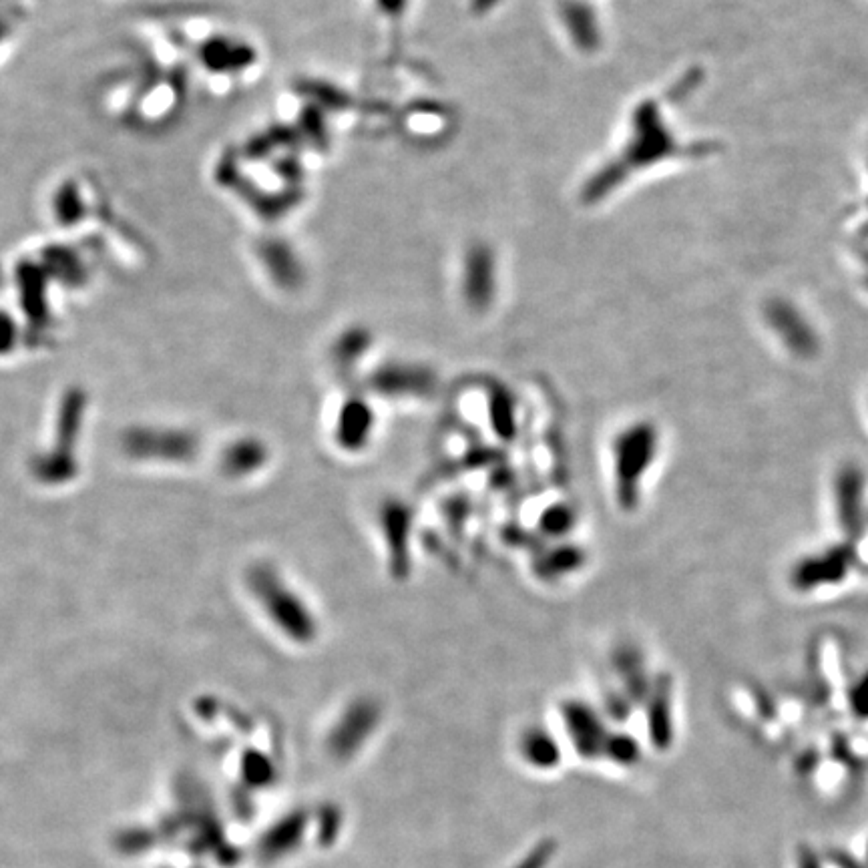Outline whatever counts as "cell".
<instances>
[{
	"label": "cell",
	"instance_id": "3",
	"mask_svg": "<svg viewBox=\"0 0 868 868\" xmlns=\"http://www.w3.org/2000/svg\"><path fill=\"white\" fill-rule=\"evenodd\" d=\"M854 543L832 545L824 551L812 553L800 559L790 571V583L798 591H814L830 585H838L846 579L854 565Z\"/></svg>",
	"mask_w": 868,
	"mask_h": 868
},
{
	"label": "cell",
	"instance_id": "5",
	"mask_svg": "<svg viewBox=\"0 0 868 868\" xmlns=\"http://www.w3.org/2000/svg\"><path fill=\"white\" fill-rule=\"evenodd\" d=\"M374 426V408L362 398H350L336 414L334 441L344 453H362L370 445Z\"/></svg>",
	"mask_w": 868,
	"mask_h": 868
},
{
	"label": "cell",
	"instance_id": "4",
	"mask_svg": "<svg viewBox=\"0 0 868 868\" xmlns=\"http://www.w3.org/2000/svg\"><path fill=\"white\" fill-rule=\"evenodd\" d=\"M866 477L854 463L844 465L834 477V513L838 527L848 543L862 537L868 521L866 513Z\"/></svg>",
	"mask_w": 868,
	"mask_h": 868
},
{
	"label": "cell",
	"instance_id": "7",
	"mask_svg": "<svg viewBox=\"0 0 868 868\" xmlns=\"http://www.w3.org/2000/svg\"><path fill=\"white\" fill-rule=\"evenodd\" d=\"M583 563H585V557H583L581 549H573L569 545H563V549H557L553 553V561L547 559L543 575L561 577V575H567L571 571H577Z\"/></svg>",
	"mask_w": 868,
	"mask_h": 868
},
{
	"label": "cell",
	"instance_id": "8",
	"mask_svg": "<svg viewBox=\"0 0 868 868\" xmlns=\"http://www.w3.org/2000/svg\"><path fill=\"white\" fill-rule=\"evenodd\" d=\"M573 523H575V513L569 507H565V505L551 507L541 517V529H543V533L553 535V537L567 535L571 531Z\"/></svg>",
	"mask_w": 868,
	"mask_h": 868
},
{
	"label": "cell",
	"instance_id": "1",
	"mask_svg": "<svg viewBox=\"0 0 868 868\" xmlns=\"http://www.w3.org/2000/svg\"><path fill=\"white\" fill-rule=\"evenodd\" d=\"M660 453V432L651 420H635L621 428L611 445L613 495L623 511L641 501L643 481Z\"/></svg>",
	"mask_w": 868,
	"mask_h": 868
},
{
	"label": "cell",
	"instance_id": "9",
	"mask_svg": "<svg viewBox=\"0 0 868 868\" xmlns=\"http://www.w3.org/2000/svg\"><path fill=\"white\" fill-rule=\"evenodd\" d=\"M850 706L858 716L868 718V672L850 690Z\"/></svg>",
	"mask_w": 868,
	"mask_h": 868
},
{
	"label": "cell",
	"instance_id": "2",
	"mask_svg": "<svg viewBox=\"0 0 868 868\" xmlns=\"http://www.w3.org/2000/svg\"><path fill=\"white\" fill-rule=\"evenodd\" d=\"M254 585L268 615L288 639L300 645H310L318 639L320 623L314 615V609L294 587L284 581V577H280L276 571H260L254 577Z\"/></svg>",
	"mask_w": 868,
	"mask_h": 868
},
{
	"label": "cell",
	"instance_id": "6",
	"mask_svg": "<svg viewBox=\"0 0 868 868\" xmlns=\"http://www.w3.org/2000/svg\"><path fill=\"white\" fill-rule=\"evenodd\" d=\"M380 527L384 541L390 549V563L402 573L408 567V539H410V511L400 501H388L380 509Z\"/></svg>",
	"mask_w": 868,
	"mask_h": 868
}]
</instances>
